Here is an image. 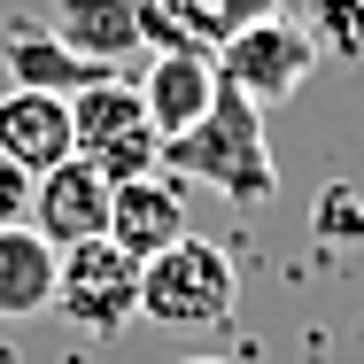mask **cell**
<instances>
[{
    "label": "cell",
    "mask_w": 364,
    "mask_h": 364,
    "mask_svg": "<svg viewBox=\"0 0 364 364\" xmlns=\"http://www.w3.org/2000/svg\"><path fill=\"white\" fill-rule=\"evenodd\" d=\"M163 163L186 171L194 186H218L225 202H272L279 194V163H272V140H264V109L240 93V85H218L210 117L178 140H163Z\"/></svg>",
    "instance_id": "6da1fadb"
},
{
    "label": "cell",
    "mask_w": 364,
    "mask_h": 364,
    "mask_svg": "<svg viewBox=\"0 0 364 364\" xmlns=\"http://www.w3.org/2000/svg\"><path fill=\"white\" fill-rule=\"evenodd\" d=\"M232 302H240V272L202 232H186L178 248L140 264V318H155L163 333H210L232 318Z\"/></svg>",
    "instance_id": "7a4b0ae2"
},
{
    "label": "cell",
    "mask_w": 364,
    "mask_h": 364,
    "mask_svg": "<svg viewBox=\"0 0 364 364\" xmlns=\"http://www.w3.org/2000/svg\"><path fill=\"white\" fill-rule=\"evenodd\" d=\"M70 140H77V163H93L109 186L163 171V132L147 117L140 85H124V77H101L70 101Z\"/></svg>",
    "instance_id": "3957f363"
},
{
    "label": "cell",
    "mask_w": 364,
    "mask_h": 364,
    "mask_svg": "<svg viewBox=\"0 0 364 364\" xmlns=\"http://www.w3.org/2000/svg\"><path fill=\"white\" fill-rule=\"evenodd\" d=\"M55 310L85 326V333H117L124 318H140V264L117 240H85L63 248V279H55Z\"/></svg>",
    "instance_id": "277c9868"
},
{
    "label": "cell",
    "mask_w": 364,
    "mask_h": 364,
    "mask_svg": "<svg viewBox=\"0 0 364 364\" xmlns=\"http://www.w3.org/2000/svg\"><path fill=\"white\" fill-rule=\"evenodd\" d=\"M310 70H318V39H310L302 23H287V16L248 23V31H232V39L218 47V77H225V85H240L256 109L287 101Z\"/></svg>",
    "instance_id": "5b68a950"
},
{
    "label": "cell",
    "mask_w": 364,
    "mask_h": 364,
    "mask_svg": "<svg viewBox=\"0 0 364 364\" xmlns=\"http://www.w3.org/2000/svg\"><path fill=\"white\" fill-rule=\"evenodd\" d=\"M0 63H8V85H23V93H63V101H77L85 85H101V63H85L77 47H63L55 39V23H39V16H8L0 23Z\"/></svg>",
    "instance_id": "8992f818"
},
{
    "label": "cell",
    "mask_w": 364,
    "mask_h": 364,
    "mask_svg": "<svg viewBox=\"0 0 364 364\" xmlns=\"http://www.w3.org/2000/svg\"><path fill=\"white\" fill-rule=\"evenodd\" d=\"M109 178L93 171V163H63V171H47L39 178V194H31V232H47L55 248H85V240H109Z\"/></svg>",
    "instance_id": "52a82bcc"
},
{
    "label": "cell",
    "mask_w": 364,
    "mask_h": 364,
    "mask_svg": "<svg viewBox=\"0 0 364 364\" xmlns=\"http://www.w3.org/2000/svg\"><path fill=\"white\" fill-rule=\"evenodd\" d=\"M0 155L23 163L31 178L63 171V163L77 155V140H70V101H63V93H23V85H8V93H0Z\"/></svg>",
    "instance_id": "ba28073f"
},
{
    "label": "cell",
    "mask_w": 364,
    "mask_h": 364,
    "mask_svg": "<svg viewBox=\"0 0 364 364\" xmlns=\"http://www.w3.org/2000/svg\"><path fill=\"white\" fill-rule=\"evenodd\" d=\"M109 240L147 264V256H163V248H178L186 240V202H178V186L155 171V178H124L117 194H109Z\"/></svg>",
    "instance_id": "9c48e42d"
},
{
    "label": "cell",
    "mask_w": 364,
    "mask_h": 364,
    "mask_svg": "<svg viewBox=\"0 0 364 364\" xmlns=\"http://www.w3.org/2000/svg\"><path fill=\"white\" fill-rule=\"evenodd\" d=\"M218 55H155L140 77V101L147 117H155V132L163 140H178V132H194L202 117H210V101H218Z\"/></svg>",
    "instance_id": "30bf717a"
},
{
    "label": "cell",
    "mask_w": 364,
    "mask_h": 364,
    "mask_svg": "<svg viewBox=\"0 0 364 364\" xmlns=\"http://www.w3.org/2000/svg\"><path fill=\"white\" fill-rule=\"evenodd\" d=\"M47 23H55L63 47H77V55L101 63V70L132 63L147 47L140 39V0H47Z\"/></svg>",
    "instance_id": "8fae6325"
},
{
    "label": "cell",
    "mask_w": 364,
    "mask_h": 364,
    "mask_svg": "<svg viewBox=\"0 0 364 364\" xmlns=\"http://www.w3.org/2000/svg\"><path fill=\"white\" fill-rule=\"evenodd\" d=\"M55 279H63V248L31 225H0V318L55 310Z\"/></svg>",
    "instance_id": "7c38bea8"
},
{
    "label": "cell",
    "mask_w": 364,
    "mask_h": 364,
    "mask_svg": "<svg viewBox=\"0 0 364 364\" xmlns=\"http://www.w3.org/2000/svg\"><path fill=\"white\" fill-rule=\"evenodd\" d=\"M140 39L147 55H218L232 23L225 0H140Z\"/></svg>",
    "instance_id": "4fadbf2b"
},
{
    "label": "cell",
    "mask_w": 364,
    "mask_h": 364,
    "mask_svg": "<svg viewBox=\"0 0 364 364\" xmlns=\"http://www.w3.org/2000/svg\"><path fill=\"white\" fill-rule=\"evenodd\" d=\"M318 55H341V63H364V0H310V23Z\"/></svg>",
    "instance_id": "5bb4252c"
},
{
    "label": "cell",
    "mask_w": 364,
    "mask_h": 364,
    "mask_svg": "<svg viewBox=\"0 0 364 364\" xmlns=\"http://www.w3.org/2000/svg\"><path fill=\"white\" fill-rule=\"evenodd\" d=\"M31 194H39V178L0 155V225H31Z\"/></svg>",
    "instance_id": "9a60e30c"
},
{
    "label": "cell",
    "mask_w": 364,
    "mask_h": 364,
    "mask_svg": "<svg viewBox=\"0 0 364 364\" xmlns=\"http://www.w3.org/2000/svg\"><path fill=\"white\" fill-rule=\"evenodd\" d=\"M326 240H364V210H357V194H349V186H333V194H326Z\"/></svg>",
    "instance_id": "2e32d148"
},
{
    "label": "cell",
    "mask_w": 364,
    "mask_h": 364,
    "mask_svg": "<svg viewBox=\"0 0 364 364\" xmlns=\"http://www.w3.org/2000/svg\"><path fill=\"white\" fill-rule=\"evenodd\" d=\"M279 16V0H225V23L232 31H248V23H272Z\"/></svg>",
    "instance_id": "e0dca14e"
},
{
    "label": "cell",
    "mask_w": 364,
    "mask_h": 364,
    "mask_svg": "<svg viewBox=\"0 0 364 364\" xmlns=\"http://www.w3.org/2000/svg\"><path fill=\"white\" fill-rule=\"evenodd\" d=\"M186 364H225V357H186Z\"/></svg>",
    "instance_id": "ac0fdd59"
}]
</instances>
